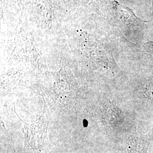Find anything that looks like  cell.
Here are the masks:
<instances>
[{
  "label": "cell",
  "mask_w": 153,
  "mask_h": 153,
  "mask_svg": "<svg viewBox=\"0 0 153 153\" xmlns=\"http://www.w3.org/2000/svg\"><path fill=\"white\" fill-rule=\"evenodd\" d=\"M73 2H75L76 4H87L90 1V0H71Z\"/></svg>",
  "instance_id": "cell-1"
},
{
  "label": "cell",
  "mask_w": 153,
  "mask_h": 153,
  "mask_svg": "<svg viewBox=\"0 0 153 153\" xmlns=\"http://www.w3.org/2000/svg\"><path fill=\"white\" fill-rule=\"evenodd\" d=\"M88 124V121L86 120H84V121H83V126H87Z\"/></svg>",
  "instance_id": "cell-2"
}]
</instances>
